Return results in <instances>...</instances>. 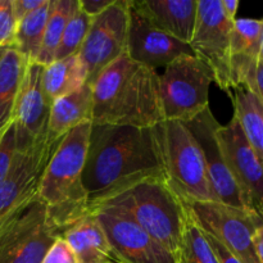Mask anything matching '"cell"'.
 Returning a JSON list of instances; mask_svg holds the SVG:
<instances>
[{
  "label": "cell",
  "instance_id": "8",
  "mask_svg": "<svg viewBox=\"0 0 263 263\" xmlns=\"http://www.w3.org/2000/svg\"><path fill=\"white\" fill-rule=\"evenodd\" d=\"M234 22L223 12L221 0H198L197 23L189 45L194 55L213 72L215 84L233 95L230 74V44Z\"/></svg>",
  "mask_w": 263,
  "mask_h": 263
},
{
  "label": "cell",
  "instance_id": "33",
  "mask_svg": "<svg viewBox=\"0 0 263 263\" xmlns=\"http://www.w3.org/2000/svg\"><path fill=\"white\" fill-rule=\"evenodd\" d=\"M113 3H115V0H79L81 9L91 18L102 14Z\"/></svg>",
  "mask_w": 263,
  "mask_h": 263
},
{
  "label": "cell",
  "instance_id": "38",
  "mask_svg": "<svg viewBox=\"0 0 263 263\" xmlns=\"http://www.w3.org/2000/svg\"><path fill=\"white\" fill-rule=\"evenodd\" d=\"M4 50H5V49H0V57L3 55V53H4Z\"/></svg>",
  "mask_w": 263,
  "mask_h": 263
},
{
  "label": "cell",
  "instance_id": "15",
  "mask_svg": "<svg viewBox=\"0 0 263 263\" xmlns=\"http://www.w3.org/2000/svg\"><path fill=\"white\" fill-rule=\"evenodd\" d=\"M126 55L131 61L157 69L181 55H194L192 46L154 27L130 0Z\"/></svg>",
  "mask_w": 263,
  "mask_h": 263
},
{
  "label": "cell",
  "instance_id": "29",
  "mask_svg": "<svg viewBox=\"0 0 263 263\" xmlns=\"http://www.w3.org/2000/svg\"><path fill=\"white\" fill-rule=\"evenodd\" d=\"M17 154V143H15L14 123L8 127V130L0 138V184L9 174Z\"/></svg>",
  "mask_w": 263,
  "mask_h": 263
},
{
  "label": "cell",
  "instance_id": "11",
  "mask_svg": "<svg viewBox=\"0 0 263 263\" xmlns=\"http://www.w3.org/2000/svg\"><path fill=\"white\" fill-rule=\"evenodd\" d=\"M130 0H115L102 14L92 18L89 32L79 51L91 84L103 69L126 54Z\"/></svg>",
  "mask_w": 263,
  "mask_h": 263
},
{
  "label": "cell",
  "instance_id": "18",
  "mask_svg": "<svg viewBox=\"0 0 263 263\" xmlns=\"http://www.w3.org/2000/svg\"><path fill=\"white\" fill-rule=\"evenodd\" d=\"M158 30L189 44L197 23L198 0H131Z\"/></svg>",
  "mask_w": 263,
  "mask_h": 263
},
{
  "label": "cell",
  "instance_id": "6",
  "mask_svg": "<svg viewBox=\"0 0 263 263\" xmlns=\"http://www.w3.org/2000/svg\"><path fill=\"white\" fill-rule=\"evenodd\" d=\"M213 72L197 55H181L159 74L163 121L189 122L210 108Z\"/></svg>",
  "mask_w": 263,
  "mask_h": 263
},
{
  "label": "cell",
  "instance_id": "28",
  "mask_svg": "<svg viewBox=\"0 0 263 263\" xmlns=\"http://www.w3.org/2000/svg\"><path fill=\"white\" fill-rule=\"evenodd\" d=\"M18 21L12 0H0V49H14Z\"/></svg>",
  "mask_w": 263,
  "mask_h": 263
},
{
  "label": "cell",
  "instance_id": "27",
  "mask_svg": "<svg viewBox=\"0 0 263 263\" xmlns=\"http://www.w3.org/2000/svg\"><path fill=\"white\" fill-rule=\"evenodd\" d=\"M91 22L92 18L81 9L80 4L77 5L76 10L71 15L66 28H64L63 36L61 39V44L58 46L54 61H62V59L79 54L80 49L86 39L87 32H89Z\"/></svg>",
  "mask_w": 263,
  "mask_h": 263
},
{
  "label": "cell",
  "instance_id": "17",
  "mask_svg": "<svg viewBox=\"0 0 263 263\" xmlns=\"http://www.w3.org/2000/svg\"><path fill=\"white\" fill-rule=\"evenodd\" d=\"M263 18H236L230 44V74L233 91L253 86L257 67L261 62Z\"/></svg>",
  "mask_w": 263,
  "mask_h": 263
},
{
  "label": "cell",
  "instance_id": "14",
  "mask_svg": "<svg viewBox=\"0 0 263 263\" xmlns=\"http://www.w3.org/2000/svg\"><path fill=\"white\" fill-rule=\"evenodd\" d=\"M45 66L31 62L27 64L15 104L14 123L17 152H26L49 134L50 103L43 89Z\"/></svg>",
  "mask_w": 263,
  "mask_h": 263
},
{
  "label": "cell",
  "instance_id": "10",
  "mask_svg": "<svg viewBox=\"0 0 263 263\" xmlns=\"http://www.w3.org/2000/svg\"><path fill=\"white\" fill-rule=\"evenodd\" d=\"M59 236L36 198L0 230V263H41Z\"/></svg>",
  "mask_w": 263,
  "mask_h": 263
},
{
  "label": "cell",
  "instance_id": "16",
  "mask_svg": "<svg viewBox=\"0 0 263 263\" xmlns=\"http://www.w3.org/2000/svg\"><path fill=\"white\" fill-rule=\"evenodd\" d=\"M185 125L187 126L193 136L197 139L202 149L208 180H210L211 189L215 195L216 202L246 210L222 151H221L217 139V128L220 127V123L213 116L211 108L197 116L194 120L185 122Z\"/></svg>",
  "mask_w": 263,
  "mask_h": 263
},
{
  "label": "cell",
  "instance_id": "26",
  "mask_svg": "<svg viewBox=\"0 0 263 263\" xmlns=\"http://www.w3.org/2000/svg\"><path fill=\"white\" fill-rule=\"evenodd\" d=\"M177 263H220L208 244L204 233L193 220L189 211L177 253Z\"/></svg>",
  "mask_w": 263,
  "mask_h": 263
},
{
  "label": "cell",
  "instance_id": "30",
  "mask_svg": "<svg viewBox=\"0 0 263 263\" xmlns=\"http://www.w3.org/2000/svg\"><path fill=\"white\" fill-rule=\"evenodd\" d=\"M41 263H77V258L66 239L59 236Z\"/></svg>",
  "mask_w": 263,
  "mask_h": 263
},
{
  "label": "cell",
  "instance_id": "23",
  "mask_svg": "<svg viewBox=\"0 0 263 263\" xmlns=\"http://www.w3.org/2000/svg\"><path fill=\"white\" fill-rule=\"evenodd\" d=\"M234 118L238 121L247 141L263 164V104L248 87H238L231 95Z\"/></svg>",
  "mask_w": 263,
  "mask_h": 263
},
{
  "label": "cell",
  "instance_id": "12",
  "mask_svg": "<svg viewBox=\"0 0 263 263\" xmlns=\"http://www.w3.org/2000/svg\"><path fill=\"white\" fill-rule=\"evenodd\" d=\"M217 139L230 174L249 212L263 220V164L247 141L238 121L217 128Z\"/></svg>",
  "mask_w": 263,
  "mask_h": 263
},
{
  "label": "cell",
  "instance_id": "19",
  "mask_svg": "<svg viewBox=\"0 0 263 263\" xmlns=\"http://www.w3.org/2000/svg\"><path fill=\"white\" fill-rule=\"evenodd\" d=\"M71 246L77 263H117L104 230L92 213H89L62 233Z\"/></svg>",
  "mask_w": 263,
  "mask_h": 263
},
{
  "label": "cell",
  "instance_id": "20",
  "mask_svg": "<svg viewBox=\"0 0 263 263\" xmlns=\"http://www.w3.org/2000/svg\"><path fill=\"white\" fill-rule=\"evenodd\" d=\"M92 90L85 84L74 92L54 100L49 112L48 131L53 138H62L82 123L91 122Z\"/></svg>",
  "mask_w": 263,
  "mask_h": 263
},
{
  "label": "cell",
  "instance_id": "13",
  "mask_svg": "<svg viewBox=\"0 0 263 263\" xmlns=\"http://www.w3.org/2000/svg\"><path fill=\"white\" fill-rule=\"evenodd\" d=\"M90 213L104 230L117 263H177L171 251L118 211L100 207Z\"/></svg>",
  "mask_w": 263,
  "mask_h": 263
},
{
  "label": "cell",
  "instance_id": "22",
  "mask_svg": "<svg viewBox=\"0 0 263 263\" xmlns=\"http://www.w3.org/2000/svg\"><path fill=\"white\" fill-rule=\"evenodd\" d=\"M87 84V71L79 54L62 61H54L45 66L43 73V89L48 102L74 92Z\"/></svg>",
  "mask_w": 263,
  "mask_h": 263
},
{
  "label": "cell",
  "instance_id": "25",
  "mask_svg": "<svg viewBox=\"0 0 263 263\" xmlns=\"http://www.w3.org/2000/svg\"><path fill=\"white\" fill-rule=\"evenodd\" d=\"M77 5H79V0H51L50 12H49L45 32H44L43 45H41L40 54L36 61L37 63L43 66H49L53 63L64 28L71 15L76 10Z\"/></svg>",
  "mask_w": 263,
  "mask_h": 263
},
{
  "label": "cell",
  "instance_id": "2",
  "mask_svg": "<svg viewBox=\"0 0 263 263\" xmlns=\"http://www.w3.org/2000/svg\"><path fill=\"white\" fill-rule=\"evenodd\" d=\"M92 125L152 128L163 121L159 74L126 54L91 82Z\"/></svg>",
  "mask_w": 263,
  "mask_h": 263
},
{
  "label": "cell",
  "instance_id": "35",
  "mask_svg": "<svg viewBox=\"0 0 263 263\" xmlns=\"http://www.w3.org/2000/svg\"><path fill=\"white\" fill-rule=\"evenodd\" d=\"M252 241H253L254 251H256L259 263H263V225L254 231Z\"/></svg>",
  "mask_w": 263,
  "mask_h": 263
},
{
  "label": "cell",
  "instance_id": "5",
  "mask_svg": "<svg viewBox=\"0 0 263 263\" xmlns=\"http://www.w3.org/2000/svg\"><path fill=\"white\" fill-rule=\"evenodd\" d=\"M151 131L163 179L175 194L190 202H216L202 149L187 126L162 121Z\"/></svg>",
  "mask_w": 263,
  "mask_h": 263
},
{
  "label": "cell",
  "instance_id": "21",
  "mask_svg": "<svg viewBox=\"0 0 263 263\" xmlns=\"http://www.w3.org/2000/svg\"><path fill=\"white\" fill-rule=\"evenodd\" d=\"M28 62L15 49L0 57V138L13 123L18 92Z\"/></svg>",
  "mask_w": 263,
  "mask_h": 263
},
{
  "label": "cell",
  "instance_id": "1",
  "mask_svg": "<svg viewBox=\"0 0 263 263\" xmlns=\"http://www.w3.org/2000/svg\"><path fill=\"white\" fill-rule=\"evenodd\" d=\"M153 177L163 175L151 128L91 125L82 174L90 212Z\"/></svg>",
  "mask_w": 263,
  "mask_h": 263
},
{
  "label": "cell",
  "instance_id": "24",
  "mask_svg": "<svg viewBox=\"0 0 263 263\" xmlns=\"http://www.w3.org/2000/svg\"><path fill=\"white\" fill-rule=\"evenodd\" d=\"M51 0H46L43 7L37 8L18 22L15 36V50L28 62H36L40 54L46 22L50 12Z\"/></svg>",
  "mask_w": 263,
  "mask_h": 263
},
{
  "label": "cell",
  "instance_id": "31",
  "mask_svg": "<svg viewBox=\"0 0 263 263\" xmlns=\"http://www.w3.org/2000/svg\"><path fill=\"white\" fill-rule=\"evenodd\" d=\"M203 233H204V231H203ZM204 236H205V239H207L208 244L211 246V248H212V251L215 252L218 262L220 263H243L240 259L238 258V257L235 256V254L231 253V252L229 251V249L226 248V247L223 246L221 241H218L215 236L210 235V234H207V233H204Z\"/></svg>",
  "mask_w": 263,
  "mask_h": 263
},
{
  "label": "cell",
  "instance_id": "32",
  "mask_svg": "<svg viewBox=\"0 0 263 263\" xmlns=\"http://www.w3.org/2000/svg\"><path fill=\"white\" fill-rule=\"evenodd\" d=\"M13 2V10L17 21L20 22L23 17L30 14L37 8L43 7L46 3V0H12Z\"/></svg>",
  "mask_w": 263,
  "mask_h": 263
},
{
  "label": "cell",
  "instance_id": "3",
  "mask_svg": "<svg viewBox=\"0 0 263 263\" xmlns=\"http://www.w3.org/2000/svg\"><path fill=\"white\" fill-rule=\"evenodd\" d=\"M91 125L82 123L67 133L41 177L37 198L45 205L49 220L59 235L90 213L82 174Z\"/></svg>",
  "mask_w": 263,
  "mask_h": 263
},
{
  "label": "cell",
  "instance_id": "34",
  "mask_svg": "<svg viewBox=\"0 0 263 263\" xmlns=\"http://www.w3.org/2000/svg\"><path fill=\"white\" fill-rule=\"evenodd\" d=\"M251 90L259 98L263 104V62H259L258 67H257L256 77H254L253 86L251 87Z\"/></svg>",
  "mask_w": 263,
  "mask_h": 263
},
{
  "label": "cell",
  "instance_id": "36",
  "mask_svg": "<svg viewBox=\"0 0 263 263\" xmlns=\"http://www.w3.org/2000/svg\"><path fill=\"white\" fill-rule=\"evenodd\" d=\"M221 4H222L225 14L228 15L231 21H235L240 2H239V0H221Z\"/></svg>",
  "mask_w": 263,
  "mask_h": 263
},
{
  "label": "cell",
  "instance_id": "4",
  "mask_svg": "<svg viewBox=\"0 0 263 263\" xmlns=\"http://www.w3.org/2000/svg\"><path fill=\"white\" fill-rule=\"evenodd\" d=\"M100 207L122 213L177 258L187 210L163 177L144 180Z\"/></svg>",
  "mask_w": 263,
  "mask_h": 263
},
{
  "label": "cell",
  "instance_id": "37",
  "mask_svg": "<svg viewBox=\"0 0 263 263\" xmlns=\"http://www.w3.org/2000/svg\"><path fill=\"white\" fill-rule=\"evenodd\" d=\"M261 62H263V41H262V50H261Z\"/></svg>",
  "mask_w": 263,
  "mask_h": 263
},
{
  "label": "cell",
  "instance_id": "7",
  "mask_svg": "<svg viewBox=\"0 0 263 263\" xmlns=\"http://www.w3.org/2000/svg\"><path fill=\"white\" fill-rule=\"evenodd\" d=\"M204 233L215 236L243 263H259L253 247V234L263 220L256 213L218 202L180 199Z\"/></svg>",
  "mask_w": 263,
  "mask_h": 263
},
{
  "label": "cell",
  "instance_id": "9",
  "mask_svg": "<svg viewBox=\"0 0 263 263\" xmlns=\"http://www.w3.org/2000/svg\"><path fill=\"white\" fill-rule=\"evenodd\" d=\"M63 138L48 134L28 151L17 152L9 174L0 184V230L37 198L44 170Z\"/></svg>",
  "mask_w": 263,
  "mask_h": 263
}]
</instances>
